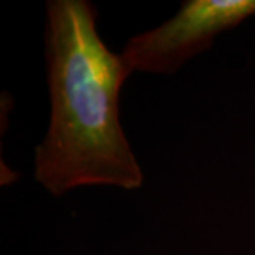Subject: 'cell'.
Segmentation results:
<instances>
[{
  "instance_id": "6da1fadb",
  "label": "cell",
  "mask_w": 255,
  "mask_h": 255,
  "mask_svg": "<svg viewBox=\"0 0 255 255\" xmlns=\"http://www.w3.org/2000/svg\"><path fill=\"white\" fill-rule=\"evenodd\" d=\"M46 13L50 125L36 147V182L55 197L85 186L136 190L143 172L119 117L132 70L102 41L91 1L51 0Z\"/></svg>"
},
{
  "instance_id": "7a4b0ae2",
  "label": "cell",
  "mask_w": 255,
  "mask_h": 255,
  "mask_svg": "<svg viewBox=\"0 0 255 255\" xmlns=\"http://www.w3.org/2000/svg\"><path fill=\"white\" fill-rule=\"evenodd\" d=\"M254 14L255 0H187L163 24L129 38L121 54L132 73L173 75Z\"/></svg>"
}]
</instances>
